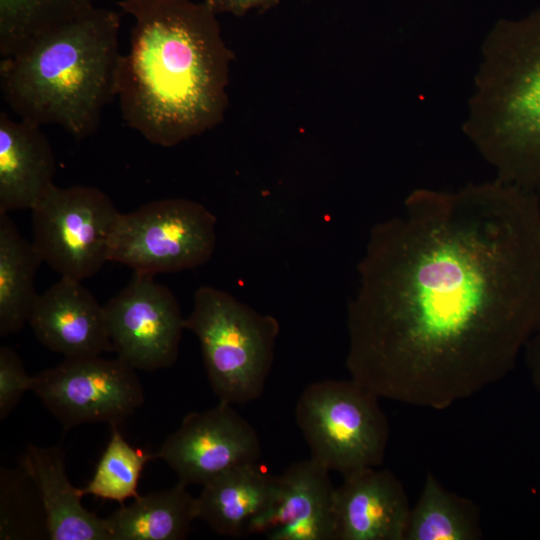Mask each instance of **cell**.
Segmentation results:
<instances>
[{
  "label": "cell",
  "instance_id": "cell-25",
  "mask_svg": "<svg viewBox=\"0 0 540 540\" xmlns=\"http://www.w3.org/2000/svg\"><path fill=\"white\" fill-rule=\"evenodd\" d=\"M524 352L527 368L540 394V328L528 340Z\"/></svg>",
  "mask_w": 540,
  "mask_h": 540
},
{
  "label": "cell",
  "instance_id": "cell-17",
  "mask_svg": "<svg viewBox=\"0 0 540 540\" xmlns=\"http://www.w3.org/2000/svg\"><path fill=\"white\" fill-rule=\"evenodd\" d=\"M276 476L256 463L236 467L203 485L197 497L198 519L216 533L239 537L271 505Z\"/></svg>",
  "mask_w": 540,
  "mask_h": 540
},
{
  "label": "cell",
  "instance_id": "cell-23",
  "mask_svg": "<svg viewBox=\"0 0 540 540\" xmlns=\"http://www.w3.org/2000/svg\"><path fill=\"white\" fill-rule=\"evenodd\" d=\"M33 376L26 373L17 353L8 346L0 348V419L18 405L23 394L32 389Z\"/></svg>",
  "mask_w": 540,
  "mask_h": 540
},
{
  "label": "cell",
  "instance_id": "cell-22",
  "mask_svg": "<svg viewBox=\"0 0 540 540\" xmlns=\"http://www.w3.org/2000/svg\"><path fill=\"white\" fill-rule=\"evenodd\" d=\"M110 440L96 466L94 475L82 488L84 495L113 500L121 505L137 498L138 484L145 464L155 455L132 447L116 425L111 426Z\"/></svg>",
  "mask_w": 540,
  "mask_h": 540
},
{
  "label": "cell",
  "instance_id": "cell-21",
  "mask_svg": "<svg viewBox=\"0 0 540 540\" xmlns=\"http://www.w3.org/2000/svg\"><path fill=\"white\" fill-rule=\"evenodd\" d=\"M93 8V0H0V55L20 52Z\"/></svg>",
  "mask_w": 540,
  "mask_h": 540
},
{
  "label": "cell",
  "instance_id": "cell-3",
  "mask_svg": "<svg viewBox=\"0 0 540 540\" xmlns=\"http://www.w3.org/2000/svg\"><path fill=\"white\" fill-rule=\"evenodd\" d=\"M120 16L94 7L0 61L6 104L25 121L62 127L76 141L97 132L117 97Z\"/></svg>",
  "mask_w": 540,
  "mask_h": 540
},
{
  "label": "cell",
  "instance_id": "cell-4",
  "mask_svg": "<svg viewBox=\"0 0 540 540\" xmlns=\"http://www.w3.org/2000/svg\"><path fill=\"white\" fill-rule=\"evenodd\" d=\"M463 131L496 178L540 190V7L487 33Z\"/></svg>",
  "mask_w": 540,
  "mask_h": 540
},
{
  "label": "cell",
  "instance_id": "cell-15",
  "mask_svg": "<svg viewBox=\"0 0 540 540\" xmlns=\"http://www.w3.org/2000/svg\"><path fill=\"white\" fill-rule=\"evenodd\" d=\"M56 159L41 126L0 112V212L33 209L54 185Z\"/></svg>",
  "mask_w": 540,
  "mask_h": 540
},
{
  "label": "cell",
  "instance_id": "cell-6",
  "mask_svg": "<svg viewBox=\"0 0 540 540\" xmlns=\"http://www.w3.org/2000/svg\"><path fill=\"white\" fill-rule=\"evenodd\" d=\"M379 399L352 378L307 385L296 403L295 420L310 458L343 477L378 468L390 434Z\"/></svg>",
  "mask_w": 540,
  "mask_h": 540
},
{
  "label": "cell",
  "instance_id": "cell-13",
  "mask_svg": "<svg viewBox=\"0 0 540 540\" xmlns=\"http://www.w3.org/2000/svg\"><path fill=\"white\" fill-rule=\"evenodd\" d=\"M28 322L41 344L65 358L113 351L104 306L81 280L61 276L38 295Z\"/></svg>",
  "mask_w": 540,
  "mask_h": 540
},
{
  "label": "cell",
  "instance_id": "cell-11",
  "mask_svg": "<svg viewBox=\"0 0 540 540\" xmlns=\"http://www.w3.org/2000/svg\"><path fill=\"white\" fill-rule=\"evenodd\" d=\"M154 455L169 465L178 481L204 485L236 467L256 463L261 443L255 428L231 404L219 401L187 414Z\"/></svg>",
  "mask_w": 540,
  "mask_h": 540
},
{
  "label": "cell",
  "instance_id": "cell-24",
  "mask_svg": "<svg viewBox=\"0 0 540 540\" xmlns=\"http://www.w3.org/2000/svg\"><path fill=\"white\" fill-rule=\"evenodd\" d=\"M217 14L229 13L242 16L253 9L268 8L275 5L278 0H203Z\"/></svg>",
  "mask_w": 540,
  "mask_h": 540
},
{
  "label": "cell",
  "instance_id": "cell-2",
  "mask_svg": "<svg viewBox=\"0 0 540 540\" xmlns=\"http://www.w3.org/2000/svg\"><path fill=\"white\" fill-rule=\"evenodd\" d=\"M118 5L134 19L117 78L126 125L148 142L170 148L221 124L234 55L217 13L194 0Z\"/></svg>",
  "mask_w": 540,
  "mask_h": 540
},
{
  "label": "cell",
  "instance_id": "cell-16",
  "mask_svg": "<svg viewBox=\"0 0 540 540\" xmlns=\"http://www.w3.org/2000/svg\"><path fill=\"white\" fill-rule=\"evenodd\" d=\"M20 464L37 489L49 539L110 540L106 519L87 510L82 488L70 483L60 447L29 445Z\"/></svg>",
  "mask_w": 540,
  "mask_h": 540
},
{
  "label": "cell",
  "instance_id": "cell-14",
  "mask_svg": "<svg viewBox=\"0 0 540 540\" xmlns=\"http://www.w3.org/2000/svg\"><path fill=\"white\" fill-rule=\"evenodd\" d=\"M335 487L336 540H405L411 507L387 469L367 468Z\"/></svg>",
  "mask_w": 540,
  "mask_h": 540
},
{
  "label": "cell",
  "instance_id": "cell-7",
  "mask_svg": "<svg viewBox=\"0 0 540 540\" xmlns=\"http://www.w3.org/2000/svg\"><path fill=\"white\" fill-rule=\"evenodd\" d=\"M215 245L216 218L204 205L186 198H166L121 213L109 262L155 276L207 263Z\"/></svg>",
  "mask_w": 540,
  "mask_h": 540
},
{
  "label": "cell",
  "instance_id": "cell-18",
  "mask_svg": "<svg viewBox=\"0 0 540 540\" xmlns=\"http://www.w3.org/2000/svg\"><path fill=\"white\" fill-rule=\"evenodd\" d=\"M178 481L171 488L138 496L106 519L110 540H180L198 519L197 497Z\"/></svg>",
  "mask_w": 540,
  "mask_h": 540
},
{
  "label": "cell",
  "instance_id": "cell-19",
  "mask_svg": "<svg viewBox=\"0 0 540 540\" xmlns=\"http://www.w3.org/2000/svg\"><path fill=\"white\" fill-rule=\"evenodd\" d=\"M43 262L33 242L0 212V335L17 333L29 321L39 294L35 277Z\"/></svg>",
  "mask_w": 540,
  "mask_h": 540
},
{
  "label": "cell",
  "instance_id": "cell-5",
  "mask_svg": "<svg viewBox=\"0 0 540 540\" xmlns=\"http://www.w3.org/2000/svg\"><path fill=\"white\" fill-rule=\"evenodd\" d=\"M185 329L199 340L210 386L220 402L244 404L264 391L280 326L230 293L202 286Z\"/></svg>",
  "mask_w": 540,
  "mask_h": 540
},
{
  "label": "cell",
  "instance_id": "cell-10",
  "mask_svg": "<svg viewBox=\"0 0 540 540\" xmlns=\"http://www.w3.org/2000/svg\"><path fill=\"white\" fill-rule=\"evenodd\" d=\"M104 309L117 357L144 371L175 363L185 318L172 291L154 276L134 273Z\"/></svg>",
  "mask_w": 540,
  "mask_h": 540
},
{
  "label": "cell",
  "instance_id": "cell-1",
  "mask_svg": "<svg viewBox=\"0 0 540 540\" xmlns=\"http://www.w3.org/2000/svg\"><path fill=\"white\" fill-rule=\"evenodd\" d=\"M347 310L350 378L447 409L502 380L540 328V199L498 178L416 189L370 231Z\"/></svg>",
  "mask_w": 540,
  "mask_h": 540
},
{
  "label": "cell",
  "instance_id": "cell-9",
  "mask_svg": "<svg viewBox=\"0 0 540 540\" xmlns=\"http://www.w3.org/2000/svg\"><path fill=\"white\" fill-rule=\"evenodd\" d=\"M31 391L65 430L86 423L118 426L144 401L136 369L101 355L65 358L34 375Z\"/></svg>",
  "mask_w": 540,
  "mask_h": 540
},
{
  "label": "cell",
  "instance_id": "cell-8",
  "mask_svg": "<svg viewBox=\"0 0 540 540\" xmlns=\"http://www.w3.org/2000/svg\"><path fill=\"white\" fill-rule=\"evenodd\" d=\"M120 215L96 187L54 184L32 209V242L42 261L60 276L90 278L109 262Z\"/></svg>",
  "mask_w": 540,
  "mask_h": 540
},
{
  "label": "cell",
  "instance_id": "cell-12",
  "mask_svg": "<svg viewBox=\"0 0 540 540\" xmlns=\"http://www.w3.org/2000/svg\"><path fill=\"white\" fill-rule=\"evenodd\" d=\"M329 472L311 458L292 463L276 476L271 505L248 534L263 533L269 540H336Z\"/></svg>",
  "mask_w": 540,
  "mask_h": 540
},
{
  "label": "cell",
  "instance_id": "cell-20",
  "mask_svg": "<svg viewBox=\"0 0 540 540\" xmlns=\"http://www.w3.org/2000/svg\"><path fill=\"white\" fill-rule=\"evenodd\" d=\"M477 506L448 491L428 473L411 507L405 540H476L482 536Z\"/></svg>",
  "mask_w": 540,
  "mask_h": 540
}]
</instances>
